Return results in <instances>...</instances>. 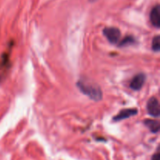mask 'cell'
I'll return each mask as SVG.
<instances>
[{"label":"cell","mask_w":160,"mask_h":160,"mask_svg":"<svg viewBox=\"0 0 160 160\" xmlns=\"http://www.w3.org/2000/svg\"><path fill=\"white\" fill-rule=\"evenodd\" d=\"M78 87L82 93L95 101H98L102 97V93L100 88L92 83L86 82L81 80L78 82Z\"/></svg>","instance_id":"cell-1"},{"label":"cell","mask_w":160,"mask_h":160,"mask_svg":"<svg viewBox=\"0 0 160 160\" xmlns=\"http://www.w3.org/2000/svg\"><path fill=\"white\" fill-rule=\"evenodd\" d=\"M103 34L111 44L119 43L120 37H121V33L120 30L114 27L106 28L103 30Z\"/></svg>","instance_id":"cell-2"},{"label":"cell","mask_w":160,"mask_h":160,"mask_svg":"<svg viewBox=\"0 0 160 160\" xmlns=\"http://www.w3.org/2000/svg\"><path fill=\"white\" fill-rule=\"evenodd\" d=\"M147 111L152 117H159L160 115V108L159 100L155 97L150 98L147 103Z\"/></svg>","instance_id":"cell-3"},{"label":"cell","mask_w":160,"mask_h":160,"mask_svg":"<svg viewBox=\"0 0 160 160\" xmlns=\"http://www.w3.org/2000/svg\"><path fill=\"white\" fill-rule=\"evenodd\" d=\"M146 80V76L144 73H138L135 75L130 83V88L134 91H139L142 87Z\"/></svg>","instance_id":"cell-4"},{"label":"cell","mask_w":160,"mask_h":160,"mask_svg":"<svg viewBox=\"0 0 160 160\" xmlns=\"http://www.w3.org/2000/svg\"><path fill=\"white\" fill-rule=\"evenodd\" d=\"M150 21L156 28H159L160 27V8L159 5H156L152 9L150 12Z\"/></svg>","instance_id":"cell-5"},{"label":"cell","mask_w":160,"mask_h":160,"mask_svg":"<svg viewBox=\"0 0 160 160\" xmlns=\"http://www.w3.org/2000/svg\"><path fill=\"white\" fill-rule=\"evenodd\" d=\"M138 113V109H127L120 111L117 116L113 117V120L115 121H120L125 120L127 118H130L131 117L136 115Z\"/></svg>","instance_id":"cell-6"},{"label":"cell","mask_w":160,"mask_h":160,"mask_svg":"<svg viewBox=\"0 0 160 160\" xmlns=\"http://www.w3.org/2000/svg\"><path fill=\"white\" fill-rule=\"evenodd\" d=\"M145 125L152 131V133H158L159 131V123L157 120H145Z\"/></svg>","instance_id":"cell-7"},{"label":"cell","mask_w":160,"mask_h":160,"mask_svg":"<svg viewBox=\"0 0 160 160\" xmlns=\"http://www.w3.org/2000/svg\"><path fill=\"white\" fill-rule=\"evenodd\" d=\"M152 48L154 52H159L160 49V37L159 35H156L152 39Z\"/></svg>","instance_id":"cell-8"},{"label":"cell","mask_w":160,"mask_h":160,"mask_svg":"<svg viewBox=\"0 0 160 160\" xmlns=\"http://www.w3.org/2000/svg\"><path fill=\"white\" fill-rule=\"evenodd\" d=\"M134 42H135V40H134V38L131 37V36H128V37L125 38L123 40H122L120 42V45H119L120 46H126V45H130L131 44H134Z\"/></svg>","instance_id":"cell-9"},{"label":"cell","mask_w":160,"mask_h":160,"mask_svg":"<svg viewBox=\"0 0 160 160\" xmlns=\"http://www.w3.org/2000/svg\"><path fill=\"white\" fill-rule=\"evenodd\" d=\"M152 160H160L159 152H157V153H156V154L153 155L152 157Z\"/></svg>","instance_id":"cell-10"},{"label":"cell","mask_w":160,"mask_h":160,"mask_svg":"<svg viewBox=\"0 0 160 160\" xmlns=\"http://www.w3.org/2000/svg\"><path fill=\"white\" fill-rule=\"evenodd\" d=\"M95 1H97V0H89V2H94Z\"/></svg>","instance_id":"cell-11"}]
</instances>
